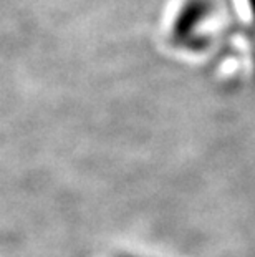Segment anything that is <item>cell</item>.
I'll return each mask as SVG.
<instances>
[{
    "mask_svg": "<svg viewBox=\"0 0 255 257\" xmlns=\"http://www.w3.org/2000/svg\"><path fill=\"white\" fill-rule=\"evenodd\" d=\"M248 10H250V17H252V25L255 27V0H247Z\"/></svg>",
    "mask_w": 255,
    "mask_h": 257,
    "instance_id": "cell-2",
    "label": "cell"
},
{
    "mask_svg": "<svg viewBox=\"0 0 255 257\" xmlns=\"http://www.w3.org/2000/svg\"><path fill=\"white\" fill-rule=\"evenodd\" d=\"M209 9L210 7L207 0H187L181 7V12L177 14L174 24H172V43L176 42L177 45H182L184 42H187V47H191V42L196 40L194 34L202 27L209 14Z\"/></svg>",
    "mask_w": 255,
    "mask_h": 257,
    "instance_id": "cell-1",
    "label": "cell"
}]
</instances>
